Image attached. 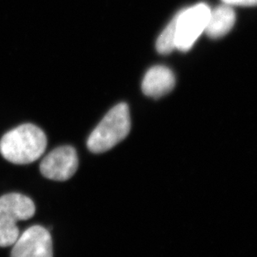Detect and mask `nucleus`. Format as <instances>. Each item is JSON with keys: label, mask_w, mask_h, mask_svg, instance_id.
Here are the masks:
<instances>
[{"label": "nucleus", "mask_w": 257, "mask_h": 257, "mask_svg": "<svg viewBox=\"0 0 257 257\" xmlns=\"http://www.w3.org/2000/svg\"><path fill=\"white\" fill-rule=\"evenodd\" d=\"M46 146L47 138L44 131L35 124H25L3 136L0 152L11 163L27 165L40 159Z\"/></svg>", "instance_id": "f257e3e1"}, {"label": "nucleus", "mask_w": 257, "mask_h": 257, "mask_svg": "<svg viewBox=\"0 0 257 257\" xmlns=\"http://www.w3.org/2000/svg\"><path fill=\"white\" fill-rule=\"evenodd\" d=\"M128 107L120 103L113 107L89 136L87 146L93 153H104L121 142L131 131Z\"/></svg>", "instance_id": "f03ea898"}, {"label": "nucleus", "mask_w": 257, "mask_h": 257, "mask_svg": "<svg viewBox=\"0 0 257 257\" xmlns=\"http://www.w3.org/2000/svg\"><path fill=\"white\" fill-rule=\"evenodd\" d=\"M35 214V205L26 195L10 193L0 197V247L14 245L20 230L17 223L27 220Z\"/></svg>", "instance_id": "7ed1b4c3"}, {"label": "nucleus", "mask_w": 257, "mask_h": 257, "mask_svg": "<svg viewBox=\"0 0 257 257\" xmlns=\"http://www.w3.org/2000/svg\"><path fill=\"white\" fill-rule=\"evenodd\" d=\"M210 12L207 5L200 3L181 10L173 18L176 50L182 52L191 50L198 38L205 32Z\"/></svg>", "instance_id": "20e7f679"}, {"label": "nucleus", "mask_w": 257, "mask_h": 257, "mask_svg": "<svg viewBox=\"0 0 257 257\" xmlns=\"http://www.w3.org/2000/svg\"><path fill=\"white\" fill-rule=\"evenodd\" d=\"M52 237L41 225L28 228L13 245L10 257H53Z\"/></svg>", "instance_id": "39448f33"}, {"label": "nucleus", "mask_w": 257, "mask_h": 257, "mask_svg": "<svg viewBox=\"0 0 257 257\" xmlns=\"http://www.w3.org/2000/svg\"><path fill=\"white\" fill-rule=\"evenodd\" d=\"M78 166L79 159L75 150L71 146H61L43 159L40 172L52 181H65L74 176Z\"/></svg>", "instance_id": "423d86ee"}, {"label": "nucleus", "mask_w": 257, "mask_h": 257, "mask_svg": "<svg viewBox=\"0 0 257 257\" xmlns=\"http://www.w3.org/2000/svg\"><path fill=\"white\" fill-rule=\"evenodd\" d=\"M176 78L167 67L157 65L149 69L142 82L144 94L152 98H161L174 89Z\"/></svg>", "instance_id": "0eeeda50"}, {"label": "nucleus", "mask_w": 257, "mask_h": 257, "mask_svg": "<svg viewBox=\"0 0 257 257\" xmlns=\"http://www.w3.org/2000/svg\"><path fill=\"white\" fill-rule=\"evenodd\" d=\"M235 22V13L231 5H219L210 10L205 33L211 39H219L230 32Z\"/></svg>", "instance_id": "6e6552de"}, {"label": "nucleus", "mask_w": 257, "mask_h": 257, "mask_svg": "<svg viewBox=\"0 0 257 257\" xmlns=\"http://www.w3.org/2000/svg\"><path fill=\"white\" fill-rule=\"evenodd\" d=\"M156 50L161 55H169L174 50H176V29L173 20L159 36L156 41Z\"/></svg>", "instance_id": "1a4fd4ad"}, {"label": "nucleus", "mask_w": 257, "mask_h": 257, "mask_svg": "<svg viewBox=\"0 0 257 257\" xmlns=\"http://www.w3.org/2000/svg\"><path fill=\"white\" fill-rule=\"evenodd\" d=\"M226 5L238 6H256L257 0H222Z\"/></svg>", "instance_id": "9d476101"}]
</instances>
